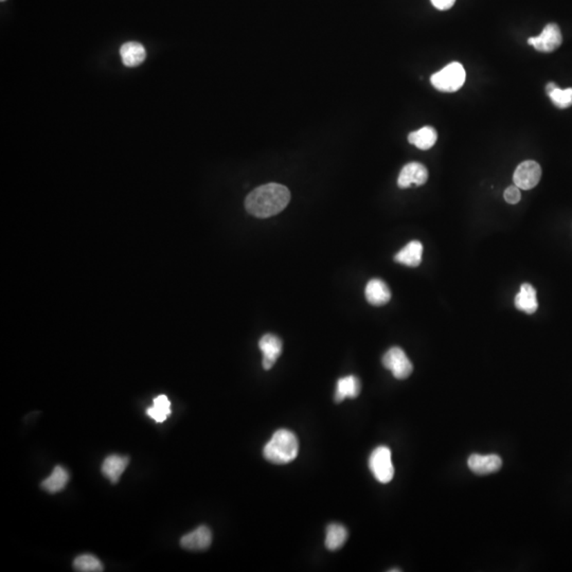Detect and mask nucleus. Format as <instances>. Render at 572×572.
<instances>
[{"mask_svg": "<svg viewBox=\"0 0 572 572\" xmlns=\"http://www.w3.org/2000/svg\"><path fill=\"white\" fill-rule=\"evenodd\" d=\"M212 542V533L209 528L200 526L190 533L182 536L180 540V546L187 550H206L210 547Z\"/></svg>", "mask_w": 572, "mask_h": 572, "instance_id": "9b49d317", "label": "nucleus"}, {"mask_svg": "<svg viewBox=\"0 0 572 572\" xmlns=\"http://www.w3.org/2000/svg\"><path fill=\"white\" fill-rule=\"evenodd\" d=\"M128 464H130V459L127 457L111 455L103 461L101 472L105 478H107L111 484H115L119 482L121 475L126 470Z\"/></svg>", "mask_w": 572, "mask_h": 572, "instance_id": "ddd939ff", "label": "nucleus"}, {"mask_svg": "<svg viewBox=\"0 0 572 572\" xmlns=\"http://www.w3.org/2000/svg\"><path fill=\"white\" fill-rule=\"evenodd\" d=\"M365 296L371 305L381 307L390 301L391 292L383 280L372 279L365 286Z\"/></svg>", "mask_w": 572, "mask_h": 572, "instance_id": "f8f14e48", "label": "nucleus"}, {"mask_svg": "<svg viewBox=\"0 0 572 572\" xmlns=\"http://www.w3.org/2000/svg\"><path fill=\"white\" fill-rule=\"evenodd\" d=\"M466 73L464 67L458 61H452L430 77L435 88L443 93H454L464 86Z\"/></svg>", "mask_w": 572, "mask_h": 572, "instance_id": "7ed1b4c3", "label": "nucleus"}, {"mask_svg": "<svg viewBox=\"0 0 572 572\" xmlns=\"http://www.w3.org/2000/svg\"><path fill=\"white\" fill-rule=\"evenodd\" d=\"M542 178V168L533 160L522 162L514 172V184L522 190H530L537 186Z\"/></svg>", "mask_w": 572, "mask_h": 572, "instance_id": "0eeeda50", "label": "nucleus"}, {"mask_svg": "<svg viewBox=\"0 0 572 572\" xmlns=\"http://www.w3.org/2000/svg\"><path fill=\"white\" fill-rule=\"evenodd\" d=\"M563 41L561 30L556 23H549L538 37H530L528 44L540 53H549L556 50Z\"/></svg>", "mask_w": 572, "mask_h": 572, "instance_id": "423d86ee", "label": "nucleus"}, {"mask_svg": "<svg viewBox=\"0 0 572 572\" xmlns=\"http://www.w3.org/2000/svg\"><path fill=\"white\" fill-rule=\"evenodd\" d=\"M514 305L516 309L526 314H534L537 311V296L531 284L524 283L520 286L519 292L514 299Z\"/></svg>", "mask_w": 572, "mask_h": 572, "instance_id": "4468645a", "label": "nucleus"}, {"mask_svg": "<svg viewBox=\"0 0 572 572\" xmlns=\"http://www.w3.org/2000/svg\"><path fill=\"white\" fill-rule=\"evenodd\" d=\"M361 381L354 375L343 377L337 381L336 392H335V402L341 403L349 399H355L361 393Z\"/></svg>", "mask_w": 572, "mask_h": 572, "instance_id": "f3484780", "label": "nucleus"}, {"mask_svg": "<svg viewBox=\"0 0 572 572\" xmlns=\"http://www.w3.org/2000/svg\"><path fill=\"white\" fill-rule=\"evenodd\" d=\"M430 1H432L435 8L441 10V11L450 9L456 3V0H430Z\"/></svg>", "mask_w": 572, "mask_h": 572, "instance_id": "393cba45", "label": "nucleus"}, {"mask_svg": "<svg viewBox=\"0 0 572 572\" xmlns=\"http://www.w3.org/2000/svg\"><path fill=\"white\" fill-rule=\"evenodd\" d=\"M291 200V192L283 184H267L254 189L246 198L248 213L259 218H267L285 209Z\"/></svg>", "mask_w": 572, "mask_h": 572, "instance_id": "f257e3e1", "label": "nucleus"}, {"mask_svg": "<svg viewBox=\"0 0 572 572\" xmlns=\"http://www.w3.org/2000/svg\"><path fill=\"white\" fill-rule=\"evenodd\" d=\"M259 347L263 353L262 365L265 370L273 368L282 353V341L273 334H266L260 339Z\"/></svg>", "mask_w": 572, "mask_h": 572, "instance_id": "9d476101", "label": "nucleus"}, {"mask_svg": "<svg viewBox=\"0 0 572 572\" xmlns=\"http://www.w3.org/2000/svg\"><path fill=\"white\" fill-rule=\"evenodd\" d=\"M171 412V403L168 397L164 394L158 395L154 399V405L146 409V414L157 423H162L168 419Z\"/></svg>", "mask_w": 572, "mask_h": 572, "instance_id": "412c9836", "label": "nucleus"}, {"mask_svg": "<svg viewBox=\"0 0 572 572\" xmlns=\"http://www.w3.org/2000/svg\"><path fill=\"white\" fill-rule=\"evenodd\" d=\"M428 180V171L420 162H410L404 166L397 178V186L401 189L423 186Z\"/></svg>", "mask_w": 572, "mask_h": 572, "instance_id": "6e6552de", "label": "nucleus"}, {"mask_svg": "<svg viewBox=\"0 0 572 572\" xmlns=\"http://www.w3.org/2000/svg\"><path fill=\"white\" fill-rule=\"evenodd\" d=\"M383 365L397 379H406L413 371L412 363L401 347L389 349L383 356Z\"/></svg>", "mask_w": 572, "mask_h": 572, "instance_id": "39448f33", "label": "nucleus"}, {"mask_svg": "<svg viewBox=\"0 0 572 572\" xmlns=\"http://www.w3.org/2000/svg\"><path fill=\"white\" fill-rule=\"evenodd\" d=\"M547 95L552 103L559 108H568L572 105V88L561 89L555 86Z\"/></svg>", "mask_w": 572, "mask_h": 572, "instance_id": "5701e85b", "label": "nucleus"}, {"mask_svg": "<svg viewBox=\"0 0 572 572\" xmlns=\"http://www.w3.org/2000/svg\"><path fill=\"white\" fill-rule=\"evenodd\" d=\"M347 538V531L343 526L339 524H330L327 528L325 535V547L330 551H337L345 545Z\"/></svg>", "mask_w": 572, "mask_h": 572, "instance_id": "aec40b11", "label": "nucleus"}, {"mask_svg": "<svg viewBox=\"0 0 572 572\" xmlns=\"http://www.w3.org/2000/svg\"><path fill=\"white\" fill-rule=\"evenodd\" d=\"M468 466L474 474L488 475L498 472L502 468V460L498 455H470Z\"/></svg>", "mask_w": 572, "mask_h": 572, "instance_id": "1a4fd4ad", "label": "nucleus"}, {"mask_svg": "<svg viewBox=\"0 0 572 572\" xmlns=\"http://www.w3.org/2000/svg\"><path fill=\"white\" fill-rule=\"evenodd\" d=\"M299 452V442L294 432L280 429L274 434L264 448L266 460L274 464H286L295 460Z\"/></svg>", "mask_w": 572, "mask_h": 572, "instance_id": "f03ea898", "label": "nucleus"}, {"mask_svg": "<svg viewBox=\"0 0 572 572\" xmlns=\"http://www.w3.org/2000/svg\"><path fill=\"white\" fill-rule=\"evenodd\" d=\"M73 567L77 571L82 572L103 571V564L93 554H82L75 557Z\"/></svg>", "mask_w": 572, "mask_h": 572, "instance_id": "4be33fe9", "label": "nucleus"}, {"mask_svg": "<svg viewBox=\"0 0 572 572\" xmlns=\"http://www.w3.org/2000/svg\"><path fill=\"white\" fill-rule=\"evenodd\" d=\"M1 1H5V0H1Z\"/></svg>", "mask_w": 572, "mask_h": 572, "instance_id": "a878e982", "label": "nucleus"}, {"mask_svg": "<svg viewBox=\"0 0 572 572\" xmlns=\"http://www.w3.org/2000/svg\"><path fill=\"white\" fill-rule=\"evenodd\" d=\"M68 482L69 474L66 468H64L61 466H57L53 468L50 476L46 478L41 482V488L47 490V492L51 493V494H55V493H59L61 490H64L65 486H67V484H68Z\"/></svg>", "mask_w": 572, "mask_h": 572, "instance_id": "6ab92c4d", "label": "nucleus"}, {"mask_svg": "<svg viewBox=\"0 0 572 572\" xmlns=\"http://www.w3.org/2000/svg\"><path fill=\"white\" fill-rule=\"evenodd\" d=\"M504 200L508 204H515L517 202H519L520 198H522V194H520V189L518 188L517 186H511L508 187V188L506 189L504 191Z\"/></svg>", "mask_w": 572, "mask_h": 572, "instance_id": "b1692460", "label": "nucleus"}, {"mask_svg": "<svg viewBox=\"0 0 572 572\" xmlns=\"http://www.w3.org/2000/svg\"><path fill=\"white\" fill-rule=\"evenodd\" d=\"M120 55L125 66L136 67L146 59V51L141 44L128 41L121 47Z\"/></svg>", "mask_w": 572, "mask_h": 572, "instance_id": "dca6fc26", "label": "nucleus"}, {"mask_svg": "<svg viewBox=\"0 0 572 572\" xmlns=\"http://www.w3.org/2000/svg\"><path fill=\"white\" fill-rule=\"evenodd\" d=\"M437 139H438V134L432 126L422 127L416 132L410 133L408 136L409 143L423 151L432 149L437 142Z\"/></svg>", "mask_w": 572, "mask_h": 572, "instance_id": "a211bd4d", "label": "nucleus"}, {"mask_svg": "<svg viewBox=\"0 0 572 572\" xmlns=\"http://www.w3.org/2000/svg\"><path fill=\"white\" fill-rule=\"evenodd\" d=\"M422 243L419 241H411L395 254L394 261L408 267H418L422 262Z\"/></svg>", "mask_w": 572, "mask_h": 572, "instance_id": "2eb2a0df", "label": "nucleus"}, {"mask_svg": "<svg viewBox=\"0 0 572 572\" xmlns=\"http://www.w3.org/2000/svg\"><path fill=\"white\" fill-rule=\"evenodd\" d=\"M369 468L377 482L389 484L394 476L390 450L387 446L375 448L369 458Z\"/></svg>", "mask_w": 572, "mask_h": 572, "instance_id": "20e7f679", "label": "nucleus"}]
</instances>
